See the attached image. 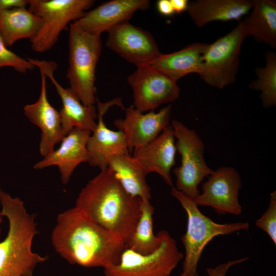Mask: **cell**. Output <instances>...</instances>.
<instances>
[{
	"label": "cell",
	"instance_id": "6da1fadb",
	"mask_svg": "<svg viewBox=\"0 0 276 276\" xmlns=\"http://www.w3.org/2000/svg\"><path fill=\"white\" fill-rule=\"evenodd\" d=\"M53 246L71 264L104 269L120 261L124 241L75 206L60 213L51 234Z\"/></svg>",
	"mask_w": 276,
	"mask_h": 276
},
{
	"label": "cell",
	"instance_id": "7a4b0ae2",
	"mask_svg": "<svg viewBox=\"0 0 276 276\" xmlns=\"http://www.w3.org/2000/svg\"><path fill=\"white\" fill-rule=\"evenodd\" d=\"M141 200L128 194L107 168L81 189L75 207L126 245L140 216Z\"/></svg>",
	"mask_w": 276,
	"mask_h": 276
},
{
	"label": "cell",
	"instance_id": "3957f363",
	"mask_svg": "<svg viewBox=\"0 0 276 276\" xmlns=\"http://www.w3.org/2000/svg\"><path fill=\"white\" fill-rule=\"evenodd\" d=\"M0 203L9 225L6 237L0 242V276H33L35 267L48 260L32 249L33 239L39 233L36 215L27 212L19 198L3 191Z\"/></svg>",
	"mask_w": 276,
	"mask_h": 276
},
{
	"label": "cell",
	"instance_id": "277c9868",
	"mask_svg": "<svg viewBox=\"0 0 276 276\" xmlns=\"http://www.w3.org/2000/svg\"><path fill=\"white\" fill-rule=\"evenodd\" d=\"M171 194L180 203L187 215V231L181 238L185 254L180 276H198L197 267L203 249L218 236L231 234L249 228L247 222L220 224L203 214L191 198L174 186Z\"/></svg>",
	"mask_w": 276,
	"mask_h": 276
},
{
	"label": "cell",
	"instance_id": "5b68a950",
	"mask_svg": "<svg viewBox=\"0 0 276 276\" xmlns=\"http://www.w3.org/2000/svg\"><path fill=\"white\" fill-rule=\"evenodd\" d=\"M69 87L85 106L96 102V69L102 51L101 35L91 34L69 26Z\"/></svg>",
	"mask_w": 276,
	"mask_h": 276
},
{
	"label": "cell",
	"instance_id": "8992f818",
	"mask_svg": "<svg viewBox=\"0 0 276 276\" xmlns=\"http://www.w3.org/2000/svg\"><path fill=\"white\" fill-rule=\"evenodd\" d=\"M93 0H30L28 9L41 19V25L30 40L39 53L52 48L68 24L81 18L94 4Z\"/></svg>",
	"mask_w": 276,
	"mask_h": 276
},
{
	"label": "cell",
	"instance_id": "52a82bcc",
	"mask_svg": "<svg viewBox=\"0 0 276 276\" xmlns=\"http://www.w3.org/2000/svg\"><path fill=\"white\" fill-rule=\"evenodd\" d=\"M176 140L177 151L181 164L173 173L176 178L175 188L185 195L195 199L200 193L198 186L212 172L204 159L205 145L198 133L177 120L171 122Z\"/></svg>",
	"mask_w": 276,
	"mask_h": 276
},
{
	"label": "cell",
	"instance_id": "ba28073f",
	"mask_svg": "<svg viewBox=\"0 0 276 276\" xmlns=\"http://www.w3.org/2000/svg\"><path fill=\"white\" fill-rule=\"evenodd\" d=\"M247 36L240 22L232 30L208 44L203 55V68L199 76L208 85L223 88L234 82L243 40Z\"/></svg>",
	"mask_w": 276,
	"mask_h": 276
},
{
	"label": "cell",
	"instance_id": "9c48e42d",
	"mask_svg": "<svg viewBox=\"0 0 276 276\" xmlns=\"http://www.w3.org/2000/svg\"><path fill=\"white\" fill-rule=\"evenodd\" d=\"M160 232L162 240L157 250L144 255L125 247L119 263L104 269L105 276H170L184 256L169 232Z\"/></svg>",
	"mask_w": 276,
	"mask_h": 276
},
{
	"label": "cell",
	"instance_id": "30bf717a",
	"mask_svg": "<svg viewBox=\"0 0 276 276\" xmlns=\"http://www.w3.org/2000/svg\"><path fill=\"white\" fill-rule=\"evenodd\" d=\"M127 81L132 90L133 106L141 112L153 111L179 96L177 81L150 65L137 66Z\"/></svg>",
	"mask_w": 276,
	"mask_h": 276
},
{
	"label": "cell",
	"instance_id": "8fae6325",
	"mask_svg": "<svg viewBox=\"0 0 276 276\" xmlns=\"http://www.w3.org/2000/svg\"><path fill=\"white\" fill-rule=\"evenodd\" d=\"M241 188V176L234 168L220 167L202 183V192L194 201L198 206L211 207L219 214L239 215L242 213L239 202Z\"/></svg>",
	"mask_w": 276,
	"mask_h": 276
},
{
	"label": "cell",
	"instance_id": "7c38bea8",
	"mask_svg": "<svg viewBox=\"0 0 276 276\" xmlns=\"http://www.w3.org/2000/svg\"><path fill=\"white\" fill-rule=\"evenodd\" d=\"M107 32V47L136 67L149 65L162 54L148 32L129 21L119 24Z\"/></svg>",
	"mask_w": 276,
	"mask_h": 276
},
{
	"label": "cell",
	"instance_id": "4fadbf2b",
	"mask_svg": "<svg viewBox=\"0 0 276 276\" xmlns=\"http://www.w3.org/2000/svg\"><path fill=\"white\" fill-rule=\"evenodd\" d=\"M29 59L35 67L44 72L61 99L62 106L59 113L64 135L75 128L94 131L97 126V111L95 106L83 105L70 88H64L58 82L54 77V72L57 67L55 62Z\"/></svg>",
	"mask_w": 276,
	"mask_h": 276
},
{
	"label": "cell",
	"instance_id": "5bb4252c",
	"mask_svg": "<svg viewBox=\"0 0 276 276\" xmlns=\"http://www.w3.org/2000/svg\"><path fill=\"white\" fill-rule=\"evenodd\" d=\"M97 126L89 136L86 147L89 154L88 163L101 170L108 168L109 159L114 155L129 153L128 145L123 132L109 129L103 121V117L108 108L114 105L122 106L121 100L116 98L106 103L97 99Z\"/></svg>",
	"mask_w": 276,
	"mask_h": 276
},
{
	"label": "cell",
	"instance_id": "9a60e30c",
	"mask_svg": "<svg viewBox=\"0 0 276 276\" xmlns=\"http://www.w3.org/2000/svg\"><path fill=\"white\" fill-rule=\"evenodd\" d=\"M171 105L158 112H141L133 106L125 109V117L114 121L127 141L129 150L142 147L156 138L169 125Z\"/></svg>",
	"mask_w": 276,
	"mask_h": 276
},
{
	"label": "cell",
	"instance_id": "2e32d148",
	"mask_svg": "<svg viewBox=\"0 0 276 276\" xmlns=\"http://www.w3.org/2000/svg\"><path fill=\"white\" fill-rule=\"evenodd\" d=\"M149 5L148 0L109 1L87 11L71 24L81 31L101 35L119 24L129 21L137 11L145 10Z\"/></svg>",
	"mask_w": 276,
	"mask_h": 276
},
{
	"label": "cell",
	"instance_id": "e0dca14e",
	"mask_svg": "<svg viewBox=\"0 0 276 276\" xmlns=\"http://www.w3.org/2000/svg\"><path fill=\"white\" fill-rule=\"evenodd\" d=\"M41 77L40 92L38 99L34 103L24 107L25 116L41 131L39 151L43 157L54 149L55 146L65 136L61 125L59 111L49 102L47 94V77L39 69Z\"/></svg>",
	"mask_w": 276,
	"mask_h": 276
},
{
	"label": "cell",
	"instance_id": "ac0fdd59",
	"mask_svg": "<svg viewBox=\"0 0 276 276\" xmlns=\"http://www.w3.org/2000/svg\"><path fill=\"white\" fill-rule=\"evenodd\" d=\"M175 137L171 125L167 126L154 140L133 150L132 157L148 174H158L173 187L171 170L175 164Z\"/></svg>",
	"mask_w": 276,
	"mask_h": 276
},
{
	"label": "cell",
	"instance_id": "d6986e66",
	"mask_svg": "<svg viewBox=\"0 0 276 276\" xmlns=\"http://www.w3.org/2000/svg\"><path fill=\"white\" fill-rule=\"evenodd\" d=\"M91 133L88 130L73 129L61 141L60 147L35 164L34 168L42 169L56 166L62 182L67 184L78 165L89 161L86 144Z\"/></svg>",
	"mask_w": 276,
	"mask_h": 276
},
{
	"label": "cell",
	"instance_id": "ffe728a7",
	"mask_svg": "<svg viewBox=\"0 0 276 276\" xmlns=\"http://www.w3.org/2000/svg\"><path fill=\"white\" fill-rule=\"evenodd\" d=\"M252 4L250 0H197L189 2L187 11L195 25L202 28L213 21L239 20Z\"/></svg>",
	"mask_w": 276,
	"mask_h": 276
},
{
	"label": "cell",
	"instance_id": "44dd1931",
	"mask_svg": "<svg viewBox=\"0 0 276 276\" xmlns=\"http://www.w3.org/2000/svg\"><path fill=\"white\" fill-rule=\"evenodd\" d=\"M208 44L194 43L171 53H162L149 65L176 81L189 74H199Z\"/></svg>",
	"mask_w": 276,
	"mask_h": 276
},
{
	"label": "cell",
	"instance_id": "7402d4cb",
	"mask_svg": "<svg viewBox=\"0 0 276 276\" xmlns=\"http://www.w3.org/2000/svg\"><path fill=\"white\" fill-rule=\"evenodd\" d=\"M108 168L123 189L132 196L150 200L151 190L146 181L148 174L129 153L112 156Z\"/></svg>",
	"mask_w": 276,
	"mask_h": 276
},
{
	"label": "cell",
	"instance_id": "603a6c76",
	"mask_svg": "<svg viewBox=\"0 0 276 276\" xmlns=\"http://www.w3.org/2000/svg\"><path fill=\"white\" fill-rule=\"evenodd\" d=\"M41 22L40 17L26 7L7 10L0 13V36L7 47L22 39L31 40Z\"/></svg>",
	"mask_w": 276,
	"mask_h": 276
},
{
	"label": "cell",
	"instance_id": "cb8c5ba5",
	"mask_svg": "<svg viewBox=\"0 0 276 276\" xmlns=\"http://www.w3.org/2000/svg\"><path fill=\"white\" fill-rule=\"evenodd\" d=\"M242 22L247 36L276 48V1L254 0L249 15Z\"/></svg>",
	"mask_w": 276,
	"mask_h": 276
},
{
	"label": "cell",
	"instance_id": "d4e9b609",
	"mask_svg": "<svg viewBox=\"0 0 276 276\" xmlns=\"http://www.w3.org/2000/svg\"><path fill=\"white\" fill-rule=\"evenodd\" d=\"M141 214L135 229L126 247L141 254L153 252L160 246L162 235L159 231L155 235L153 230L154 208L150 200H141Z\"/></svg>",
	"mask_w": 276,
	"mask_h": 276
},
{
	"label": "cell",
	"instance_id": "484cf974",
	"mask_svg": "<svg viewBox=\"0 0 276 276\" xmlns=\"http://www.w3.org/2000/svg\"><path fill=\"white\" fill-rule=\"evenodd\" d=\"M266 65L255 70L257 79L249 84L250 89L260 90L262 105L268 108L276 105V54L268 51L265 54Z\"/></svg>",
	"mask_w": 276,
	"mask_h": 276
},
{
	"label": "cell",
	"instance_id": "4316f807",
	"mask_svg": "<svg viewBox=\"0 0 276 276\" xmlns=\"http://www.w3.org/2000/svg\"><path fill=\"white\" fill-rule=\"evenodd\" d=\"M4 66L12 67L20 73H26L35 67L29 59L23 58L8 49L0 36V68Z\"/></svg>",
	"mask_w": 276,
	"mask_h": 276
},
{
	"label": "cell",
	"instance_id": "83f0119b",
	"mask_svg": "<svg viewBox=\"0 0 276 276\" xmlns=\"http://www.w3.org/2000/svg\"><path fill=\"white\" fill-rule=\"evenodd\" d=\"M256 225L266 233L271 240L276 245V191L270 195L268 206L261 216L256 221Z\"/></svg>",
	"mask_w": 276,
	"mask_h": 276
},
{
	"label": "cell",
	"instance_id": "f1b7e54d",
	"mask_svg": "<svg viewBox=\"0 0 276 276\" xmlns=\"http://www.w3.org/2000/svg\"><path fill=\"white\" fill-rule=\"evenodd\" d=\"M249 259L248 257L230 260L219 264L214 268L208 267L206 271L209 276H226L229 269L232 266L244 262Z\"/></svg>",
	"mask_w": 276,
	"mask_h": 276
},
{
	"label": "cell",
	"instance_id": "f546056e",
	"mask_svg": "<svg viewBox=\"0 0 276 276\" xmlns=\"http://www.w3.org/2000/svg\"><path fill=\"white\" fill-rule=\"evenodd\" d=\"M28 0H0V13L9 9L28 6Z\"/></svg>",
	"mask_w": 276,
	"mask_h": 276
},
{
	"label": "cell",
	"instance_id": "4dcf8cb0",
	"mask_svg": "<svg viewBox=\"0 0 276 276\" xmlns=\"http://www.w3.org/2000/svg\"><path fill=\"white\" fill-rule=\"evenodd\" d=\"M156 6L159 13L163 15L171 16L175 13L170 0H159Z\"/></svg>",
	"mask_w": 276,
	"mask_h": 276
},
{
	"label": "cell",
	"instance_id": "1f68e13d",
	"mask_svg": "<svg viewBox=\"0 0 276 276\" xmlns=\"http://www.w3.org/2000/svg\"><path fill=\"white\" fill-rule=\"evenodd\" d=\"M174 13L180 14L187 11L189 2L187 0H170Z\"/></svg>",
	"mask_w": 276,
	"mask_h": 276
},
{
	"label": "cell",
	"instance_id": "d6a6232c",
	"mask_svg": "<svg viewBox=\"0 0 276 276\" xmlns=\"http://www.w3.org/2000/svg\"><path fill=\"white\" fill-rule=\"evenodd\" d=\"M2 191V190H1V189L0 188V199H1V196ZM3 216L2 215L1 212H0V236H1V224L3 222Z\"/></svg>",
	"mask_w": 276,
	"mask_h": 276
}]
</instances>
